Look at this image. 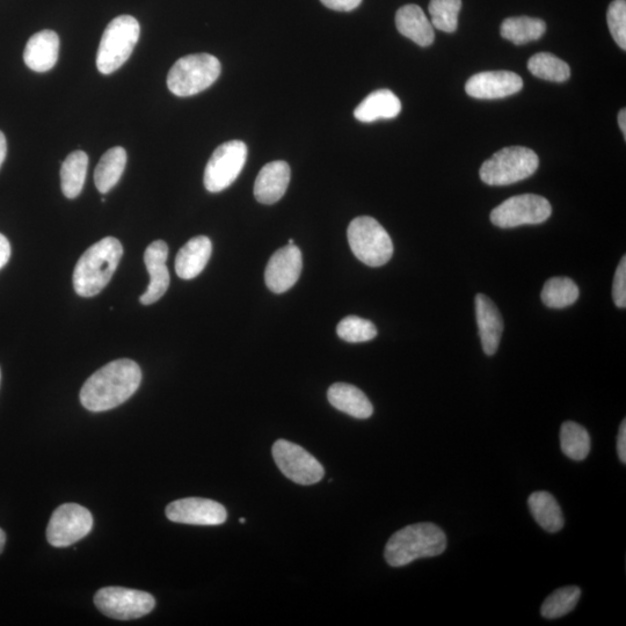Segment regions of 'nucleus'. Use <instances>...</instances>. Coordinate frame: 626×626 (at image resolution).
<instances>
[{"label": "nucleus", "instance_id": "nucleus-1", "mask_svg": "<svg viewBox=\"0 0 626 626\" xmlns=\"http://www.w3.org/2000/svg\"><path fill=\"white\" fill-rule=\"evenodd\" d=\"M142 381V370L129 359L116 360L94 373L80 391L86 410L104 412L115 409L134 395Z\"/></svg>", "mask_w": 626, "mask_h": 626}, {"label": "nucleus", "instance_id": "nucleus-2", "mask_svg": "<svg viewBox=\"0 0 626 626\" xmlns=\"http://www.w3.org/2000/svg\"><path fill=\"white\" fill-rule=\"evenodd\" d=\"M122 256V244L114 237H106L89 247L75 268L76 293L82 297L100 294L113 278Z\"/></svg>", "mask_w": 626, "mask_h": 626}, {"label": "nucleus", "instance_id": "nucleus-3", "mask_svg": "<svg viewBox=\"0 0 626 626\" xmlns=\"http://www.w3.org/2000/svg\"><path fill=\"white\" fill-rule=\"evenodd\" d=\"M447 549V536L434 523L411 524L390 537L384 558L392 567H403L421 558L442 555Z\"/></svg>", "mask_w": 626, "mask_h": 626}, {"label": "nucleus", "instance_id": "nucleus-4", "mask_svg": "<svg viewBox=\"0 0 626 626\" xmlns=\"http://www.w3.org/2000/svg\"><path fill=\"white\" fill-rule=\"evenodd\" d=\"M221 71L220 61L213 55H188L173 65L167 76V86L174 96L192 97L209 89Z\"/></svg>", "mask_w": 626, "mask_h": 626}, {"label": "nucleus", "instance_id": "nucleus-5", "mask_svg": "<svg viewBox=\"0 0 626 626\" xmlns=\"http://www.w3.org/2000/svg\"><path fill=\"white\" fill-rule=\"evenodd\" d=\"M141 27L131 16H120L105 29L97 54V68L103 75H111L125 64L140 39Z\"/></svg>", "mask_w": 626, "mask_h": 626}, {"label": "nucleus", "instance_id": "nucleus-6", "mask_svg": "<svg viewBox=\"0 0 626 626\" xmlns=\"http://www.w3.org/2000/svg\"><path fill=\"white\" fill-rule=\"evenodd\" d=\"M540 159L535 151L509 147L494 154L480 167L479 176L490 186H508L526 180L537 171Z\"/></svg>", "mask_w": 626, "mask_h": 626}, {"label": "nucleus", "instance_id": "nucleus-7", "mask_svg": "<svg viewBox=\"0 0 626 626\" xmlns=\"http://www.w3.org/2000/svg\"><path fill=\"white\" fill-rule=\"evenodd\" d=\"M347 236L354 256L369 267L384 266L393 256L391 237L373 217H356Z\"/></svg>", "mask_w": 626, "mask_h": 626}, {"label": "nucleus", "instance_id": "nucleus-8", "mask_svg": "<svg viewBox=\"0 0 626 626\" xmlns=\"http://www.w3.org/2000/svg\"><path fill=\"white\" fill-rule=\"evenodd\" d=\"M94 603L101 613L118 621L137 620L156 607L151 594L123 587L101 588L94 596Z\"/></svg>", "mask_w": 626, "mask_h": 626}, {"label": "nucleus", "instance_id": "nucleus-9", "mask_svg": "<svg viewBox=\"0 0 626 626\" xmlns=\"http://www.w3.org/2000/svg\"><path fill=\"white\" fill-rule=\"evenodd\" d=\"M552 214L550 202L543 196L523 194L502 202L492 210L491 222L501 229L536 225L548 221Z\"/></svg>", "mask_w": 626, "mask_h": 626}, {"label": "nucleus", "instance_id": "nucleus-10", "mask_svg": "<svg viewBox=\"0 0 626 626\" xmlns=\"http://www.w3.org/2000/svg\"><path fill=\"white\" fill-rule=\"evenodd\" d=\"M247 159V147L242 141L220 145L206 166L203 183L210 193H220L235 183Z\"/></svg>", "mask_w": 626, "mask_h": 626}, {"label": "nucleus", "instance_id": "nucleus-11", "mask_svg": "<svg viewBox=\"0 0 626 626\" xmlns=\"http://www.w3.org/2000/svg\"><path fill=\"white\" fill-rule=\"evenodd\" d=\"M272 453L276 465L291 482L313 485L319 483L325 475L323 465L317 458L296 443L276 441Z\"/></svg>", "mask_w": 626, "mask_h": 626}, {"label": "nucleus", "instance_id": "nucleus-12", "mask_svg": "<svg viewBox=\"0 0 626 626\" xmlns=\"http://www.w3.org/2000/svg\"><path fill=\"white\" fill-rule=\"evenodd\" d=\"M92 527L89 509L78 504H64L50 518L47 540L54 548H67L89 535Z\"/></svg>", "mask_w": 626, "mask_h": 626}, {"label": "nucleus", "instance_id": "nucleus-13", "mask_svg": "<svg viewBox=\"0 0 626 626\" xmlns=\"http://www.w3.org/2000/svg\"><path fill=\"white\" fill-rule=\"evenodd\" d=\"M166 516L172 522L192 526H220L227 521V509L220 502L186 498L171 502L166 507Z\"/></svg>", "mask_w": 626, "mask_h": 626}, {"label": "nucleus", "instance_id": "nucleus-14", "mask_svg": "<svg viewBox=\"0 0 626 626\" xmlns=\"http://www.w3.org/2000/svg\"><path fill=\"white\" fill-rule=\"evenodd\" d=\"M303 268L302 252L296 245H288L276 251L269 259L265 282L274 294L286 293L296 285Z\"/></svg>", "mask_w": 626, "mask_h": 626}, {"label": "nucleus", "instance_id": "nucleus-15", "mask_svg": "<svg viewBox=\"0 0 626 626\" xmlns=\"http://www.w3.org/2000/svg\"><path fill=\"white\" fill-rule=\"evenodd\" d=\"M523 80L511 71H486L472 76L465 91L470 97L483 100L502 99L519 93Z\"/></svg>", "mask_w": 626, "mask_h": 626}, {"label": "nucleus", "instance_id": "nucleus-16", "mask_svg": "<svg viewBox=\"0 0 626 626\" xmlns=\"http://www.w3.org/2000/svg\"><path fill=\"white\" fill-rule=\"evenodd\" d=\"M167 257H169V246L163 240H156L145 251L144 262L150 275V283L147 291L140 297L143 305L158 302L169 289L171 280L169 269L166 267Z\"/></svg>", "mask_w": 626, "mask_h": 626}, {"label": "nucleus", "instance_id": "nucleus-17", "mask_svg": "<svg viewBox=\"0 0 626 626\" xmlns=\"http://www.w3.org/2000/svg\"><path fill=\"white\" fill-rule=\"evenodd\" d=\"M476 318L483 351L492 356L497 353L502 332H504V320L497 305L484 294L476 296Z\"/></svg>", "mask_w": 626, "mask_h": 626}, {"label": "nucleus", "instance_id": "nucleus-18", "mask_svg": "<svg viewBox=\"0 0 626 626\" xmlns=\"http://www.w3.org/2000/svg\"><path fill=\"white\" fill-rule=\"evenodd\" d=\"M290 166L282 160L262 167L254 184V196L262 205H274L286 194L290 183Z\"/></svg>", "mask_w": 626, "mask_h": 626}, {"label": "nucleus", "instance_id": "nucleus-19", "mask_svg": "<svg viewBox=\"0 0 626 626\" xmlns=\"http://www.w3.org/2000/svg\"><path fill=\"white\" fill-rule=\"evenodd\" d=\"M60 54V38L54 31H41L28 40L24 61L35 72H47L55 67Z\"/></svg>", "mask_w": 626, "mask_h": 626}, {"label": "nucleus", "instance_id": "nucleus-20", "mask_svg": "<svg viewBox=\"0 0 626 626\" xmlns=\"http://www.w3.org/2000/svg\"><path fill=\"white\" fill-rule=\"evenodd\" d=\"M211 253L213 244L208 237L198 236L189 239L177 254L176 272L179 278L192 280L199 276L206 268Z\"/></svg>", "mask_w": 626, "mask_h": 626}, {"label": "nucleus", "instance_id": "nucleus-21", "mask_svg": "<svg viewBox=\"0 0 626 626\" xmlns=\"http://www.w3.org/2000/svg\"><path fill=\"white\" fill-rule=\"evenodd\" d=\"M396 26L400 34L420 47H429L434 42V27L418 5L400 7L396 14Z\"/></svg>", "mask_w": 626, "mask_h": 626}, {"label": "nucleus", "instance_id": "nucleus-22", "mask_svg": "<svg viewBox=\"0 0 626 626\" xmlns=\"http://www.w3.org/2000/svg\"><path fill=\"white\" fill-rule=\"evenodd\" d=\"M330 404L355 419H368L373 416L374 406L366 393L352 384L336 383L327 391Z\"/></svg>", "mask_w": 626, "mask_h": 626}, {"label": "nucleus", "instance_id": "nucleus-23", "mask_svg": "<svg viewBox=\"0 0 626 626\" xmlns=\"http://www.w3.org/2000/svg\"><path fill=\"white\" fill-rule=\"evenodd\" d=\"M402 112V103L390 90L375 91L356 107L354 116L363 123L395 119Z\"/></svg>", "mask_w": 626, "mask_h": 626}, {"label": "nucleus", "instance_id": "nucleus-24", "mask_svg": "<svg viewBox=\"0 0 626 626\" xmlns=\"http://www.w3.org/2000/svg\"><path fill=\"white\" fill-rule=\"evenodd\" d=\"M531 515L548 533H558L564 527V515L555 497L549 492L538 491L528 499Z\"/></svg>", "mask_w": 626, "mask_h": 626}, {"label": "nucleus", "instance_id": "nucleus-25", "mask_svg": "<svg viewBox=\"0 0 626 626\" xmlns=\"http://www.w3.org/2000/svg\"><path fill=\"white\" fill-rule=\"evenodd\" d=\"M127 165V152L121 147L108 150L101 157L94 172V183L101 194H106L118 185Z\"/></svg>", "mask_w": 626, "mask_h": 626}, {"label": "nucleus", "instance_id": "nucleus-26", "mask_svg": "<svg viewBox=\"0 0 626 626\" xmlns=\"http://www.w3.org/2000/svg\"><path fill=\"white\" fill-rule=\"evenodd\" d=\"M89 157L84 151H74L64 160L61 169L62 191L68 199H76L85 185Z\"/></svg>", "mask_w": 626, "mask_h": 626}, {"label": "nucleus", "instance_id": "nucleus-27", "mask_svg": "<svg viewBox=\"0 0 626 626\" xmlns=\"http://www.w3.org/2000/svg\"><path fill=\"white\" fill-rule=\"evenodd\" d=\"M545 31L547 24L543 20L529 17L508 18L500 28L502 38L516 46L540 40Z\"/></svg>", "mask_w": 626, "mask_h": 626}, {"label": "nucleus", "instance_id": "nucleus-28", "mask_svg": "<svg viewBox=\"0 0 626 626\" xmlns=\"http://www.w3.org/2000/svg\"><path fill=\"white\" fill-rule=\"evenodd\" d=\"M591 446V436L585 427L573 421L564 422L560 429V447L564 455L573 461H584L591 453Z\"/></svg>", "mask_w": 626, "mask_h": 626}, {"label": "nucleus", "instance_id": "nucleus-29", "mask_svg": "<svg viewBox=\"0 0 626 626\" xmlns=\"http://www.w3.org/2000/svg\"><path fill=\"white\" fill-rule=\"evenodd\" d=\"M579 294V288L573 280L552 278L545 282L541 298L550 309H564L577 302Z\"/></svg>", "mask_w": 626, "mask_h": 626}, {"label": "nucleus", "instance_id": "nucleus-30", "mask_svg": "<svg viewBox=\"0 0 626 626\" xmlns=\"http://www.w3.org/2000/svg\"><path fill=\"white\" fill-rule=\"evenodd\" d=\"M528 69L535 77L553 83H564L571 77L569 64L550 53H540L531 57Z\"/></svg>", "mask_w": 626, "mask_h": 626}, {"label": "nucleus", "instance_id": "nucleus-31", "mask_svg": "<svg viewBox=\"0 0 626 626\" xmlns=\"http://www.w3.org/2000/svg\"><path fill=\"white\" fill-rule=\"evenodd\" d=\"M580 596L581 589L577 586L557 589L542 604L541 614L548 620H555V618L570 614L577 607Z\"/></svg>", "mask_w": 626, "mask_h": 626}, {"label": "nucleus", "instance_id": "nucleus-32", "mask_svg": "<svg viewBox=\"0 0 626 626\" xmlns=\"http://www.w3.org/2000/svg\"><path fill=\"white\" fill-rule=\"evenodd\" d=\"M461 9L462 0H431L428 7L432 18L431 24L441 32L454 33Z\"/></svg>", "mask_w": 626, "mask_h": 626}, {"label": "nucleus", "instance_id": "nucleus-33", "mask_svg": "<svg viewBox=\"0 0 626 626\" xmlns=\"http://www.w3.org/2000/svg\"><path fill=\"white\" fill-rule=\"evenodd\" d=\"M339 338L352 344L367 342L377 337L376 326L370 320L358 316H348L337 327Z\"/></svg>", "mask_w": 626, "mask_h": 626}, {"label": "nucleus", "instance_id": "nucleus-34", "mask_svg": "<svg viewBox=\"0 0 626 626\" xmlns=\"http://www.w3.org/2000/svg\"><path fill=\"white\" fill-rule=\"evenodd\" d=\"M608 26L611 36L617 45L626 50V2L615 0L611 3L607 13Z\"/></svg>", "mask_w": 626, "mask_h": 626}, {"label": "nucleus", "instance_id": "nucleus-35", "mask_svg": "<svg viewBox=\"0 0 626 626\" xmlns=\"http://www.w3.org/2000/svg\"><path fill=\"white\" fill-rule=\"evenodd\" d=\"M613 297L617 308H626V257L624 256L615 273Z\"/></svg>", "mask_w": 626, "mask_h": 626}, {"label": "nucleus", "instance_id": "nucleus-36", "mask_svg": "<svg viewBox=\"0 0 626 626\" xmlns=\"http://www.w3.org/2000/svg\"><path fill=\"white\" fill-rule=\"evenodd\" d=\"M327 9L338 12H351L361 5L362 0H320Z\"/></svg>", "mask_w": 626, "mask_h": 626}, {"label": "nucleus", "instance_id": "nucleus-37", "mask_svg": "<svg viewBox=\"0 0 626 626\" xmlns=\"http://www.w3.org/2000/svg\"><path fill=\"white\" fill-rule=\"evenodd\" d=\"M617 451L618 456H620V460L622 463H626V420H623L620 433H618L617 438Z\"/></svg>", "mask_w": 626, "mask_h": 626}, {"label": "nucleus", "instance_id": "nucleus-38", "mask_svg": "<svg viewBox=\"0 0 626 626\" xmlns=\"http://www.w3.org/2000/svg\"><path fill=\"white\" fill-rule=\"evenodd\" d=\"M11 258V244L7 238L0 234V269L5 267Z\"/></svg>", "mask_w": 626, "mask_h": 626}, {"label": "nucleus", "instance_id": "nucleus-39", "mask_svg": "<svg viewBox=\"0 0 626 626\" xmlns=\"http://www.w3.org/2000/svg\"><path fill=\"white\" fill-rule=\"evenodd\" d=\"M7 144L5 135L0 131V167H2L6 158Z\"/></svg>", "mask_w": 626, "mask_h": 626}, {"label": "nucleus", "instance_id": "nucleus-40", "mask_svg": "<svg viewBox=\"0 0 626 626\" xmlns=\"http://www.w3.org/2000/svg\"><path fill=\"white\" fill-rule=\"evenodd\" d=\"M618 125H620L622 133L624 134V138H626V111H625V108L622 109L620 114H618Z\"/></svg>", "mask_w": 626, "mask_h": 626}, {"label": "nucleus", "instance_id": "nucleus-41", "mask_svg": "<svg viewBox=\"0 0 626 626\" xmlns=\"http://www.w3.org/2000/svg\"><path fill=\"white\" fill-rule=\"evenodd\" d=\"M5 543H6V535L3 529H0V553L4 551Z\"/></svg>", "mask_w": 626, "mask_h": 626}, {"label": "nucleus", "instance_id": "nucleus-42", "mask_svg": "<svg viewBox=\"0 0 626 626\" xmlns=\"http://www.w3.org/2000/svg\"><path fill=\"white\" fill-rule=\"evenodd\" d=\"M288 245H295L294 244V240L293 239H289V244Z\"/></svg>", "mask_w": 626, "mask_h": 626}, {"label": "nucleus", "instance_id": "nucleus-43", "mask_svg": "<svg viewBox=\"0 0 626 626\" xmlns=\"http://www.w3.org/2000/svg\"><path fill=\"white\" fill-rule=\"evenodd\" d=\"M239 522H240V523H242V524H244V523H245V519H244V518H242V519H240V520H239Z\"/></svg>", "mask_w": 626, "mask_h": 626}, {"label": "nucleus", "instance_id": "nucleus-44", "mask_svg": "<svg viewBox=\"0 0 626 626\" xmlns=\"http://www.w3.org/2000/svg\"><path fill=\"white\" fill-rule=\"evenodd\" d=\"M0 378H2V373H0Z\"/></svg>", "mask_w": 626, "mask_h": 626}]
</instances>
